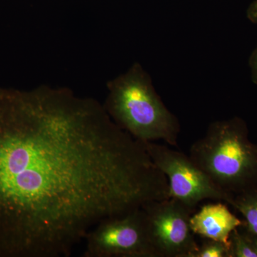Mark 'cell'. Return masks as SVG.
<instances>
[{
	"label": "cell",
	"instance_id": "obj_6",
	"mask_svg": "<svg viewBox=\"0 0 257 257\" xmlns=\"http://www.w3.org/2000/svg\"><path fill=\"white\" fill-rule=\"evenodd\" d=\"M142 209L157 257H192L199 248L190 226L195 210L171 197L147 203Z\"/></svg>",
	"mask_w": 257,
	"mask_h": 257
},
{
	"label": "cell",
	"instance_id": "obj_8",
	"mask_svg": "<svg viewBox=\"0 0 257 257\" xmlns=\"http://www.w3.org/2000/svg\"><path fill=\"white\" fill-rule=\"evenodd\" d=\"M232 207L243 216V229L257 237V186L236 194Z\"/></svg>",
	"mask_w": 257,
	"mask_h": 257
},
{
	"label": "cell",
	"instance_id": "obj_3",
	"mask_svg": "<svg viewBox=\"0 0 257 257\" xmlns=\"http://www.w3.org/2000/svg\"><path fill=\"white\" fill-rule=\"evenodd\" d=\"M189 157L225 192L236 195L257 186V145L239 116L210 123Z\"/></svg>",
	"mask_w": 257,
	"mask_h": 257
},
{
	"label": "cell",
	"instance_id": "obj_12",
	"mask_svg": "<svg viewBox=\"0 0 257 257\" xmlns=\"http://www.w3.org/2000/svg\"><path fill=\"white\" fill-rule=\"evenodd\" d=\"M246 18L251 23L257 25V0H253L246 10Z\"/></svg>",
	"mask_w": 257,
	"mask_h": 257
},
{
	"label": "cell",
	"instance_id": "obj_2",
	"mask_svg": "<svg viewBox=\"0 0 257 257\" xmlns=\"http://www.w3.org/2000/svg\"><path fill=\"white\" fill-rule=\"evenodd\" d=\"M104 109L115 124L140 142L162 140L178 145V118L159 95L150 74L139 62L109 81Z\"/></svg>",
	"mask_w": 257,
	"mask_h": 257
},
{
	"label": "cell",
	"instance_id": "obj_9",
	"mask_svg": "<svg viewBox=\"0 0 257 257\" xmlns=\"http://www.w3.org/2000/svg\"><path fill=\"white\" fill-rule=\"evenodd\" d=\"M229 244L231 257H257L252 243L241 226L231 232Z\"/></svg>",
	"mask_w": 257,
	"mask_h": 257
},
{
	"label": "cell",
	"instance_id": "obj_13",
	"mask_svg": "<svg viewBox=\"0 0 257 257\" xmlns=\"http://www.w3.org/2000/svg\"><path fill=\"white\" fill-rule=\"evenodd\" d=\"M244 230V229H243ZM245 231V230H244ZM246 234H248V238H249L250 241H251V243H252V246L253 248H254L255 251H256V252L257 253V237L256 236H251V235H250L249 234H248L247 232H246Z\"/></svg>",
	"mask_w": 257,
	"mask_h": 257
},
{
	"label": "cell",
	"instance_id": "obj_10",
	"mask_svg": "<svg viewBox=\"0 0 257 257\" xmlns=\"http://www.w3.org/2000/svg\"><path fill=\"white\" fill-rule=\"evenodd\" d=\"M192 257H231L230 246L220 241L206 239Z\"/></svg>",
	"mask_w": 257,
	"mask_h": 257
},
{
	"label": "cell",
	"instance_id": "obj_1",
	"mask_svg": "<svg viewBox=\"0 0 257 257\" xmlns=\"http://www.w3.org/2000/svg\"><path fill=\"white\" fill-rule=\"evenodd\" d=\"M170 197L142 142L68 88H0V257H68L98 223Z\"/></svg>",
	"mask_w": 257,
	"mask_h": 257
},
{
	"label": "cell",
	"instance_id": "obj_7",
	"mask_svg": "<svg viewBox=\"0 0 257 257\" xmlns=\"http://www.w3.org/2000/svg\"><path fill=\"white\" fill-rule=\"evenodd\" d=\"M227 205L222 202L203 205L191 216L193 233L204 239L220 241L230 246L231 232L244 222L231 212Z\"/></svg>",
	"mask_w": 257,
	"mask_h": 257
},
{
	"label": "cell",
	"instance_id": "obj_4",
	"mask_svg": "<svg viewBox=\"0 0 257 257\" xmlns=\"http://www.w3.org/2000/svg\"><path fill=\"white\" fill-rule=\"evenodd\" d=\"M142 143L167 177L171 198L195 211L198 204L204 200L224 202L232 207L234 195L218 187L188 155L167 145Z\"/></svg>",
	"mask_w": 257,
	"mask_h": 257
},
{
	"label": "cell",
	"instance_id": "obj_5",
	"mask_svg": "<svg viewBox=\"0 0 257 257\" xmlns=\"http://www.w3.org/2000/svg\"><path fill=\"white\" fill-rule=\"evenodd\" d=\"M83 257H157L143 209L106 218L86 235Z\"/></svg>",
	"mask_w": 257,
	"mask_h": 257
},
{
	"label": "cell",
	"instance_id": "obj_11",
	"mask_svg": "<svg viewBox=\"0 0 257 257\" xmlns=\"http://www.w3.org/2000/svg\"><path fill=\"white\" fill-rule=\"evenodd\" d=\"M248 67H249L251 81L253 84L257 85V45L248 59Z\"/></svg>",
	"mask_w": 257,
	"mask_h": 257
}]
</instances>
